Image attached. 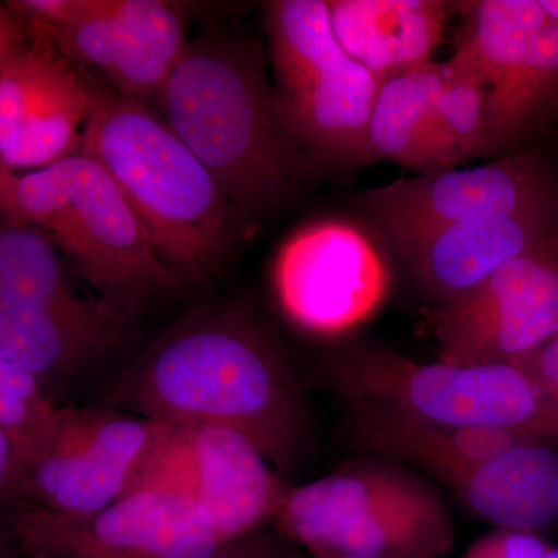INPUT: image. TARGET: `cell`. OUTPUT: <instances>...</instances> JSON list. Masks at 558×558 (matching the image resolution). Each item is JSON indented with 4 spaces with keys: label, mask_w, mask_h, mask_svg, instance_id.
Wrapping results in <instances>:
<instances>
[{
    "label": "cell",
    "mask_w": 558,
    "mask_h": 558,
    "mask_svg": "<svg viewBox=\"0 0 558 558\" xmlns=\"http://www.w3.org/2000/svg\"><path fill=\"white\" fill-rule=\"evenodd\" d=\"M57 407L38 381L0 355V427L14 449L27 442Z\"/></svg>",
    "instance_id": "obj_23"
},
{
    "label": "cell",
    "mask_w": 558,
    "mask_h": 558,
    "mask_svg": "<svg viewBox=\"0 0 558 558\" xmlns=\"http://www.w3.org/2000/svg\"><path fill=\"white\" fill-rule=\"evenodd\" d=\"M326 371L352 403L446 427L502 429L558 447V405L510 363H418L391 349L351 344L330 359Z\"/></svg>",
    "instance_id": "obj_5"
},
{
    "label": "cell",
    "mask_w": 558,
    "mask_h": 558,
    "mask_svg": "<svg viewBox=\"0 0 558 558\" xmlns=\"http://www.w3.org/2000/svg\"><path fill=\"white\" fill-rule=\"evenodd\" d=\"M211 558H303L292 543L284 537H274L271 534L258 531L244 537L227 543Z\"/></svg>",
    "instance_id": "obj_25"
},
{
    "label": "cell",
    "mask_w": 558,
    "mask_h": 558,
    "mask_svg": "<svg viewBox=\"0 0 558 558\" xmlns=\"http://www.w3.org/2000/svg\"><path fill=\"white\" fill-rule=\"evenodd\" d=\"M538 5L546 17L558 25V0H538Z\"/></svg>",
    "instance_id": "obj_31"
},
{
    "label": "cell",
    "mask_w": 558,
    "mask_h": 558,
    "mask_svg": "<svg viewBox=\"0 0 558 558\" xmlns=\"http://www.w3.org/2000/svg\"><path fill=\"white\" fill-rule=\"evenodd\" d=\"M87 299L73 288L60 250L46 233L0 218V307L64 306Z\"/></svg>",
    "instance_id": "obj_21"
},
{
    "label": "cell",
    "mask_w": 558,
    "mask_h": 558,
    "mask_svg": "<svg viewBox=\"0 0 558 558\" xmlns=\"http://www.w3.org/2000/svg\"><path fill=\"white\" fill-rule=\"evenodd\" d=\"M0 218L46 233L98 300L130 322L189 286L159 258L119 185L86 154L14 175Z\"/></svg>",
    "instance_id": "obj_4"
},
{
    "label": "cell",
    "mask_w": 558,
    "mask_h": 558,
    "mask_svg": "<svg viewBox=\"0 0 558 558\" xmlns=\"http://www.w3.org/2000/svg\"><path fill=\"white\" fill-rule=\"evenodd\" d=\"M89 78L47 40L33 38L0 70V159L21 174L78 153Z\"/></svg>",
    "instance_id": "obj_16"
},
{
    "label": "cell",
    "mask_w": 558,
    "mask_h": 558,
    "mask_svg": "<svg viewBox=\"0 0 558 558\" xmlns=\"http://www.w3.org/2000/svg\"><path fill=\"white\" fill-rule=\"evenodd\" d=\"M510 365L517 366L532 377L542 391L558 405V333Z\"/></svg>",
    "instance_id": "obj_26"
},
{
    "label": "cell",
    "mask_w": 558,
    "mask_h": 558,
    "mask_svg": "<svg viewBox=\"0 0 558 558\" xmlns=\"http://www.w3.org/2000/svg\"><path fill=\"white\" fill-rule=\"evenodd\" d=\"M14 473H16L14 446L5 429L0 427V519H5L9 512Z\"/></svg>",
    "instance_id": "obj_28"
},
{
    "label": "cell",
    "mask_w": 558,
    "mask_h": 558,
    "mask_svg": "<svg viewBox=\"0 0 558 558\" xmlns=\"http://www.w3.org/2000/svg\"><path fill=\"white\" fill-rule=\"evenodd\" d=\"M22 558H58L50 556V554L38 553V550H21Z\"/></svg>",
    "instance_id": "obj_32"
},
{
    "label": "cell",
    "mask_w": 558,
    "mask_h": 558,
    "mask_svg": "<svg viewBox=\"0 0 558 558\" xmlns=\"http://www.w3.org/2000/svg\"><path fill=\"white\" fill-rule=\"evenodd\" d=\"M156 101L244 230L296 199L322 174L282 120L260 54L248 40L220 32L189 40Z\"/></svg>",
    "instance_id": "obj_2"
},
{
    "label": "cell",
    "mask_w": 558,
    "mask_h": 558,
    "mask_svg": "<svg viewBox=\"0 0 558 558\" xmlns=\"http://www.w3.org/2000/svg\"><path fill=\"white\" fill-rule=\"evenodd\" d=\"M14 175H16V172L9 170V168L3 165L2 159H0V204L5 201Z\"/></svg>",
    "instance_id": "obj_30"
},
{
    "label": "cell",
    "mask_w": 558,
    "mask_h": 558,
    "mask_svg": "<svg viewBox=\"0 0 558 558\" xmlns=\"http://www.w3.org/2000/svg\"><path fill=\"white\" fill-rule=\"evenodd\" d=\"M89 84L78 153L119 185L159 258L189 284L207 281L244 231L236 213L160 113L97 80Z\"/></svg>",
    "instance_id": "obj_3"
},
{
    "label": "cell",
    "mask_w": 558,
    "mask_h": 558,
    "mask_svg": "<svg viewBox=\"0 0 558 558\" xmlns=\"http://www.w3.org/2000/svg\"><path fill=\"white\" fill-rule=\"evenodd\" d=\"M435 109L459 159L488 157V89L478 76L440 64Z\"/></svg>",
    "instance_id": "obj_22"
},
{
    "label": "cell",
    "mask_w": 558,
    "mask_h": 558,
    "mask_svg": "<svg viewBox=\"0 0 558 558\" xmlns=\"http://www.w3.org/2000/svg\"><path fill=\"white\" fill-rule=\"evenodd\" d=\"M549 546L537 534L497 529L476 539L462 558H543Z\"/></svg>",
    "instance_id": "obj_24"
},
{
    "label": "cell",
    "mask_w": 558,
    "mask_h": 558,
    "mask_svg": "<svg viewBox=\"0 0 558 558\" xmlns=\"http://www.w3.org/2000/svg\"><path fill=\"white\" fill-rule=\"evenodd\" d=\"M557 128H558V123H557Z\"/></svg>",
    "instance_id": "obj_35"
},
{
    "label": "cell",
    "mask_w": 558,
    "mask_h": 558,
    "mask_svg": "<svg viewBox=\"0 0 558 558\" xmlns=\"http://www.w3.org/2000/svg\"><path fill=\"white\" fill-rule=\"evenodd\" d=\"M323 558H374V557H360V556H333V557H323Z\"/></svg>",
    "instance_id": "obj_34"
},
{
    "label": "cell",
    "mask_w": 558,
    "mask_h": 558,
    "mask_svg": "<svg viewBox=\"0 0 558 558\" xmlns=\"http://www.w3.org/2000/svg\"><path fill=\"white\" fill-rule=\"evenodd\" d=\"M159 422L112 409L57 407L27 442L14 449L9 510L89 515L130 490Z\"/></svg>",
    "instance_id": "obj_9"
},
{
    "label": "cell",
    "mask_w": 558,
    "mask_h": 558,
    "mask_svg": "<svg viewBox=\"0 0 558 558\" xmlns=\"http://www.w3.org/2000/svg\"><path fill=\"white\" fill-rule=\"evenodd\" d=\"M106 407L233 429L282 473L296 469L311 442L310 414L288 362L234 307L196 311L168 329L121 374Z\"/></svg>",
    "instance_id": "obj_1"
},
{
    "label": "cell",
    "mask_w": 558,
    "mask_h": 558,
    "mask_svg": "<svg viewBox=\"0 0 558 558\" xmlns=\"http://www.w3.org/2000/svg\"><path fill=\"white\" fill-rule=\"evenodd\" d=\"M128 325L130 319L92 296L64 306L0 307V355L54 403L57 389L123 347Z\"/></svg>",
    "instance_id": "obj_18"
},
{
    "label": "cell",
    "mask_w": 558,
    "mask_h": 558,
    "mask_svg": "<svg viewBox=\"0 0 558 558\" xmlns=\"http://www.w3.org/2000/svg\"><path fill=\"white\" fill-rule=\"evenodd\" d=\"M28 40H31V33L20 17L9 9L7 3H0V70L13 60L14 54Z\"/></svg>",
    "instance_id": "obj_27"
},
{
    "label": "cell",
    "mask_w": 558,
    "mask_h": 558,
    "mask_svg": "<svg viewBox=\"0 0 558 558\" xmlns=\"http://www.w3.org/2000/svg\"><path fill=\"white\" fill-rule=\"evenodd\" d=\"M0 558H22L16 542L11 537L5 519H0Z\"/></svg>",
    "instance_id": "obj_29"
},
{
    "label": "cell",
    "mask_w": 558,
    "mask_h": 558,
    "mask_svg": "<svg viewBox=\"0 0 558 558\" xmlns=\"http://www.w3.org/2000/svg\"><path fill=\"white\" fill-rule=\"evenodd\" d=\"M33 38L47 40L83 72L92 69L124 98L156 100L189 40L161 0H13Z\"/></svg>",
    "instance_id": "obj_10"
},
{
    "label": "cell",
    "mask_w": 558,
    "mask_h": 558,
    "mask_svg": "<svg viewBox=\"0 0 558 558\" xmlns=\"http://www.w3.org/2000/svg\"><path fill=\"white\" fill-rule=\"evenodd\" d=\"M440 363H512L558 333V234L510 259L435 315Z\"/></svg>",
    "instance_id": "obj_14"
},
{
    "label": "cell",
    "mask_w": 558,
    "mask_h": 558,
    "mask_svg": "<svg viewBox=\"0 0 558 558\" xmlns=\"http://www.w3.org/2000/svg\"><path fill=\"white\" fill-rule=\"evenodd\" d=\"M274 90L282 120L319 167L368 165V126L381 80L337 43L326 0L266 7Z\"/></svg>",
    "instance_id": "obj_7"
},
{
    "label": "cell",
    "mask_w": 558,
    "mask_h": 558,
    "mask_svg": "<svg viewBox=\"0 0 558 558\" xmlns=\"http://www.w3.org/2000/svg\"><path fill=\"white\" fill-rule=\"evenodd\" d=\"M556 234L558 197L515 215L470 220L440 230L396 259L418 292L440 306Z\"/></svg>",
    "instance_id": "obj_17"
},
{
    "label": "cell",
    "mask_w": 558,
    "mask_h": 558,
    "mask_svg": "<svg viewBox=\"0 0 558 558\" xmlns=\"http://www.w3.org/2000/svg\"><path fill=\"white\" fill-rule=\"evenodd\" d=\"M444 0H329L333 36L380 80L433 61L450 11Z\"/></svg>",
    "instance_id": "obj_19"
},
{
    "label": "cell",
    "mask_w": 558,
    "mask_h": 558,
    "mask_svg": "<svg viewBox=\"0 0 558 558\" xmlns=\"http://www.w3.org/2000/svg\"><path fill=\"white\" fill-rule=\"evenodd\" d=\"M543 558H558V549L554 548V546H549L548 553H546Z\"/></svg>",
    "instance_id": "obj_33"
},
{
    "label": "cell",
    "mask_w": 558,
    "mask_h": 558,
    "mask_svg": "<svg viewBox=\"0 0 558 558\" xmlns=\"http://www.w3.org/2000/svg\"><path fill=\"white\" fill-rule=\"evenodd\" d=\"M459 3L464 25L449 64L487 86L488 157L548 138L558 123V25L538 0Z\"/></svg>",
    "instance_id": "obj_8"
},
{
    "label": "cell",
    "mask_w": 558,
    "mask_h": 558,
    "mask_svg": "<svg viewBox=\"0 0 558 558\" xmlns=\"http://www.w3.org/2000/svg\"><path fill=\"white\" fill-rule=\"evenodd\" d=\"M288 488L240 433L159 422L128 494L159 490L190 499L230 543L275 519Z\"/></svg>",
    "instance_id": "obj_12"
},
{
    "label": "cell",
    "mask_w": 558,
    "mask_h": 558,
    "mask_svg": "<svg viewBox=\"0 0 558 558\" xmlns=\"http://www.w3.org/2000/svg\"><path fill=\"white\" fill-rule=\"evenodd\" d=\"M7 526L20 550L58 558H211L226 546L196 502L143 490L89 515L9 510Z\"/></svg>",
    "instance_id": "obj_13"
},
{
    "label": "cell",
    "mask_w": 558,
    "mask_h": 558,
    "mask_svg": "<svg viewBox=\"0 0 558 558\" xmlns=\"http://www.w3.org/2000/svg\"><path fill=\"white\" fill-rule=\"evenodd\" d=\"M439 83L435 61L381 80L369 119V163L391 160L421 174L461 163L436 116Z\"/></svg>",
    "instance_id": "obj_20"
},
{
    "label": "cell",
    "mask_w": 558,
    "mask_h": 558,
    "mask_svg": "<svg viewBox=\"0 0 558 558\" xmlns=\"http://www.w3.org/2000/svg\"><path fill=\"white\" fill-rule=\"evenodd\" d=\"M558 197V154L548 138L468 170L399 179L360 194L366 226L398 256L458 223L510 216Z\"/></svg>",
    "instance_id": "obj_11"
},
{
    "label": "cell",
    "mask_w": 558,
    "mask_h": 558,
    "mask_svg": "<svg viewBox=\"0 0 558 558\" xmlns=\"http://www.w3.org/2000/svg\"><path fill=\"white\" fill-rule=\"evenodd\" d=\"M275 520L314 558H440L457 534L435 488L385 464H360L288 488Z\"/></svg>",
    "instance_id": "obj_6"
},
{
    "label": "cell",
    "mask_w": 558,
    "mask_h": 558,
    "mask_svg": "<svg viewBox=\"0 0 558 558\" xmlns=\"http://www.w3.org/2000/svg\"><path fill=\"white\" fill-rule=\"evenodd\" d=\"M275 289L282 311L315 336L354 329L380 306L387 278L373 248L355 231L319 223L295 234L279 253Z\"/></svg>",
    "instance_id": "obj_15"
}]
</instances>
